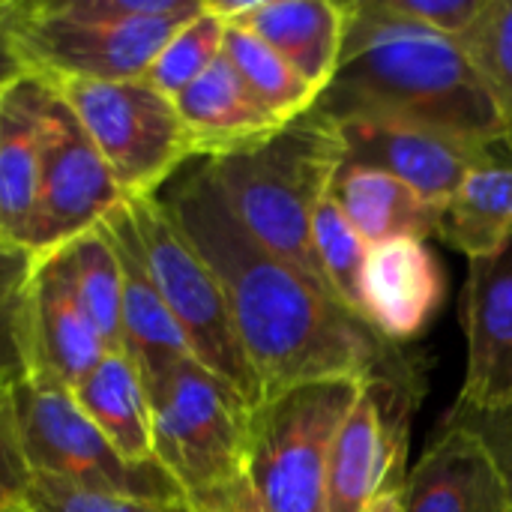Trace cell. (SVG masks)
Returning a JSON list of instances; mask_svg holds the SVG:
<instances>
[{
  "label": "cell",
  "mask_w": 512,
  "mask_h": 512,
  "mask_svg": "<svg viewBox=\"0 0 512 512\" xmlns=\"http://www.w3.org/2000/svg\"><path fill=\"white\" fill-rule=\"evenodd\" d=\"M159 198L219 279L261 402L312 381H366L384 372L387 342L267 252L240 225L204 159L180 171Z\"/></svg>",
  "instance_id": "obj_1"
},
{
  "label": "cell",
  "mask_w": 512,
  "mask_h": 512,
  "mask_svg": "<svg viewBox=\"0 0 512 512\" xmlns=\"http://www.w3.org/2000/svg\"><path fill=\"white\" fill-rule=\"evenodd\" d=\"M348 27L333 81L315 111L333 123L393 120L471 144H512L510 126L459 39L345 3Z\"/></svg>",
  "instance_id": "obj_2"
},
{
  "label": "cell",
  "mask_w": 512,
  "mask_h": 512,
  "mask_svg": "<svg viewBox=\"0 0 512 512\" xmlns=\"http://www.w3.org/2000/svg\"><path fill=\"white\" fill-rule=\"evenodd\" d=\"M204 162L240 225L330 294L312 252V213L345 162L339 126L312 108L270 141Z\"/></svg>",
  "instance_id": "obj_3"
},
{
  "label": "cell",
  "mask_w": 512,
  "mask_h": 512,
  "mask_svg": "<svg viewBox=\"0 0 512 512\" xmlns=\"http://www.w3.org/2000/svg\"><path fill=\"white\" fill-rule=\"evenodd\" d=\"M201 6L204 0H36L21 3L18 42L42 81H135Z\"/></svg>",
  "instance_id": "obj_4"
},
{
  "label": "cell",
  "mask_w": 512,
  "mask_h": 512,
  "mask_svg": "<svg viewBox=\"0 0 512 512\" xmlns=\"http://www.w3.org/2000/svg\"><path fill=\"white\" fill-rule=\"evenodd\" d=\"M363 381H312L264 399L249 417L246 477L270 512H327L330 447Z\"/></svg>",
  "instance_id": "obj_5"
},
{
  "label": "cell",
  "mask_w": 512,
  "mask_h": 512,
  "mask_svg": "<svg viewBox=\"0 0 512 512\" xmlns=\"http://www.w3.org/2000/svg\"><path fill=\"white\" fill-rule=\"evenodd\" d=\"M48 84L72 108L126 201L159 195L195 159L174 99L144 78Z\"/></svg>",
  "instance_id": "obj_6"
},
{
  "label": "cell",
  "mask_w": 512,
  "mask_h": 512,
  "mask_svg": "<svg viewBox=\"0 0 512 512\" xmlns=\"http://www.w3.org/2000/svg\"><path fill=\"white\" fill-rule=\"evenodd\" d=\"M153 456L183 498L246 474V399L195 360L177 363L150 393Z\"/></svg>",
  "instance_id": "obj_7"
},
{
  "label": "cell",
  "mask_w": 512,
  "mask_h": 512,
  "mask_svg": "<svg viewBox=\"0 0 512 512\" xmlns=\"http://www.w3.org/2000/svg\"><path fill=\"white\" fill-rule=\"evenodd\" d=\"M150 276L177 321L192 360L237 390L249 408L261 405L258 378L243 354L225 294L207 261L183 237L159 195L126 201Z\"/></svg>",
  "instance_id": "obj_8"
},
{
  "label": "cell",
  "mask_w": 512,
  "mask_h": 512,
  "mask_svg": "<svg viewBox=\"0 0 512 512\" xmlns=\"http://www.w3.org/2000/svg\"><path fill=\"white\" fill-rule=\"evenodd\" d=\"M18 435L33 477H48L84 492L147 501H186L159 462L132 465L87 420L72 393L57 384L15 378Z\"/></svg>",
  "instance_id": "obj_9"
},
{
  "label": "cell",
  "mask_w": 512,
  "mask_h": 512,
  "mask_svg": "<svg viewBox=\"0 0 512 512\" xmlns=\"http://www.w3.org/2000/svg\"><path fill=\"white\" fill-rule=\"evenodd\" d=\"M120 204H126V198L102 153L87 138L72 108L51 87L30 249L39 255L66 246L102 225Z\"/></svg>",
  "instance_id": "obj_10"
},
{
  "label": "cell",
  "mask_w": 512,
  "mask_h": 512,
  "mask_svg": "<svg viewBox=\"0 0 512 512\" xmlns=\"http://www.w3.org/2000/svg\"><path fill=\"white\" fill-rule=\"evenodd\" d=\"M105 354L66 246L39 252L21 300L18 378L57 384L72 393Z\"/></svg>",
  "instance_id": "obj_11"
},
{
  "label": "cell",
  "mask_w": 512,
  "mask_h": 512,
  "mask_svg": "<svg viewBox=\"0 0 512 512\" xmlns=\"http://www.w3.org/2000/svg\"><path fill=\"white\" fill-rule=\"evenodd\" d=\"M408 396L393 375L363 381L360 396L339 426L327 462V512H369L393 489L405 486Z\"/></svg>",
  "instance_id": "obj_12"
},
{
  "label": "cell",
  "mask_w": 512,
  "mask_h": 512,
  "mask_svg": "<svg viewBox=\"0 0 512 512\" xmlns=\"http://www.w3.org/2000/svg\"><path fill=\"white\" fill-rule=\"evenodd\" d=\"M336 126L345 162L387 171L435 207H444L471 171L498 162L492 147L408 123L357 117Z\"/></svg>",
  "instance_id": "obj_13"
},
{
  "label": "cell",
  "mask_w": 512,
  "mask_h": 512,
  "mask_svg": "<svg viewBox=\"0 0 512 512\" xmlns=\"http://www.w3.org/2000/svg\"><path fill=\"white\" fill-rule=\"evenodd\" d=\"M465 327L468 369L453 411L489 414L512 402V240L471 261Z\"/></svg>",
  "instance_id": "obj_14"
},
{
  "label": "cell",
  "mask_w": 512,
  "mask_h": 512,
  "mask_svg": "<svg viewBox=\"0 0 512 512\" xmlns=\"http://www.w3.org/2000/svg\"><path fill=\"white\" fill-rule=\"evenodd\" d=\"M444 303V270L426 240L402 237L369 249L360 315L390 345L414 342Z\"/></svg>",
  "instance_id": "obj_15"
},
{
  "label": "cell",
  "mask_w": 512,
  "mask_h": 512,
  "mask_svg": "<svg viewBox=\"0 0 512 512\" xmlns=\"http://www.w3.org/2000/svg\"><path fill=\"white\" fill-rule=\"evenodd\" d=\"M228 24H243L258 33L273 51H279L300 78H306L318 93L333 81L345 27L348 6L333 0H213L207 3Z\"/></svg>",
  "instance_id": "obj_16"
},
{
  "label": "cell",
  "mask_w": 512,
  "mask_h": 512,
  "mask_svg": "<svg viewBox=\"0 0 512 512\" xmlns=\"http://www.w3.org/2000/svg\"><path fill=\"white\" fill-rule=\"evenodd\" d=\"M105 228L114 240L123 273V354L132 360L150 393L177 363L192 360V351L150 276L129 204H120L105 219Z\"/></svg>",
  "instance_id": "obj_17"
},
{
  "label": "cell",
  "mask_w": 512,
  "mask_h": 512,
  "mask_svg": "<svg viewBox=\"0 0 512 512\" xmlns=\"http://www.w3.org/2000/svg\"><path fill=\"white\" fill-rule=\"evenodd\" d=\"M405 512H512L504 480L465 426L447 420L402 486Z\"/></svg>",
  "instance_id": "obj_18"
},
{
  "label": "cell",
  "mask_w": 512,
  "mask_h": 512,
  "mask_svg": "<svg viewBox=\"0 0 512 512\" xmlns=\"http://www.w3.org/2000/svg\"><path fill=\"white\" fill-rule=\"evenodd\" d=\"M51 87L27 75L0 96V237L30 249ZM33 252V249H30Z\"/></svg>",
  "instance_id": "obj_19"
},
{
  "label": "cell",
  "mask_w": 512,
  "mask_h": 512,
  "mask_svg": "<svg viewBox=\"0 0 512 512\" xmlns=\"http://www.w3.org/2000/svg\"><path fill=\"white\" fill-rule=\"evenodd\" d=\"M174 105L195 147V159L252 150L285 129V123L249 93L225 54L198 81H192Z\"/></svg>",
  "instance_id": "obj_20"
},
{
  "label": "cell",
  "mask_w": 512,
  "mask_h": 512,
  "mask_svg": "<svg viewBox=\"0 0 512 512\" xmlns=\"http://www.w3.org/2000/svg\"><path fill=\"white\" fill-rule=\"evenodd\" d=\"M330 192L369 249L402 237L426 240L438 234L441 207L429 204L387 171L342 162Z\"/></svg>",
  "instance_id": "obj_21"
},
{
  "label": "cell",
  "mask_w": 512,
  "mask_h": 512,
  "mask_svg": "<svg viewBox=\"0 0 512 512\" xmlns=\"http://www.w3.org/2000/svg\"><path fill=\"white\" fill-rule=\"evenodd\" d=\"M72 399L126 462H156L150 396L126 354H105L72 387Z\"/></svg>",
  "instance_id": "obj_22"
},
{
  "label": "cell",
  "mask_w": 512,
  "mask_h": 512,
  "mask_svg": "<svg viewBox=\"0 0 512 512\" xmlns=\"http://www.w3.org/2000/svg\"><path fill=\"white\" fill-rule=\"evenodd\" d=\"M438 237L471 261L504 249L512 240V165L471 171L441 207Z\"/></svg>",
  "instance_id": "obj_23"
},
{
  "label": "cell",
  "mask_w": 512,
  "mask_h": 512,
  "mask_svg": "<svg viewBox=\"0 0 512 512\" xmlns=\"http://www.w3.org/2000/svg\"><path fill=\"white\" fill-rule=\"evenodd\" d=\"M222 54L249 87V93L285 126L315 108L318 90L294 72V66L273 51L258 33L243 24H228Z\"/></svg>",
  "instance_id": "obj_24"
},
{
  "label": "cell",
  "mask_w": 512,
  "mask_h": 512,
  "mask_svg": "<svg viewBox=\"0 0 512 512\" xmlns=\"http://www.w3.org/2000/svg\"><path fill=\"white\" fill-rule=\"evenodd\" d=\"M66 252L105 351L123 354V273L105 222L66 243Z\"/></svg>",
  "instance_id": "obj_25"
},
{
  "label": "cell",
  "mask_w": 512,
  "mask_h": 512,
  "mask_svg": "<svg viewBox=\"0 0 512 512\" xmlns=\"http://www.w3.org/2000/svg\"><path fill=\"white\" fill-rule=\"evenodd\" d=\"M312 252L327 282V291L345 309L360 315V279L369 258V246L357 234L333 192H327L312 213Z\"/></svg>",
  "instance_id": "obj_26"
},
{
  "label": "cell",
  "mask_w": 512,
  "mask_h": 512,
  "mask_svg": "<svg viewBox=\"0 0 512 512\" xmlns=\"http://www.w3.org/2000/svg\"><path fill=\"white\" fill-rule=\"evenodd\" d=\"M225 30H228V21L219 18L204 3L198 15H192L171 33V39L162 45V51L150 63L144 81L153 84L168 99H177L192 81H198L222 57Z\"/></svg>",
  "instance_id": "obj_27"
},
{
  "label": "cell",
  "mask_w": 512,
  "mask_h": 512,
  "mask_svg": "<svg viewBox=\"0 0 512 512\" xmlns=\"http://www.w3.org/2000/svg\"><path fill=\"white\" fill-rule=\"evenodd\" d=\"M459 45L471 57L512 135V0H489Z\"/></svg>",
  "instance_id": "obj_28"
},
{
  "label": "cell",
  "mask_w": 512,
  "mask_h": 512,
  "mask_svg": "<svg viewBox=\"0 0 512 512\" xmlns=\"http://www.w3.org/2000/svg\"><path fill=\"white\" fill-rule=\"evenodd\" d=\"M21 512H189L186 501H147L126 495L84 492L48 477H33Z\"/></svg>",
  "instance_id": "obj_29"
},
{
  "label": "cell",
  "mask_w": 512,
  "mask_h": 512,
  "mask_svg": "<svg viewBox=\"0 0 512 512\" xmlns=\"http://www.w3.org/2000/svg\"><path fill=\"white\" fill-rule=\"evenodd\" d=\"M36 252L0 237V366L18 378V318Z\"/></svg>",
  "instance_id": "obj_30"
},
{
  "label": "cell",
  "mask_w": 512,
  "mask_h": 512,
  "mask_svg": "<svg viewBox=\"0 0 512 512\" xmlns=\"http://www.w3.org/2000/svg\"><path fill=\"white\" fill-rule=\"evenodd\" d=\"M12 384L15 378L0 384V512H21L27 489L33 483V471L24 459L18 435Z\"/></svg>",
  "instance_id": "obj_31"
},
{
  "label": "cell",
  "mask_w": 512,
  "mask_h": 512,
  "mask_svg": "<svg viewBox=\"0 0 512 512\" xmlns=\"http://www.w3.org/2000/svg\"><path fill=\"white\" fill-rule=\"evenodd\" d=\"M381 15L420 24L444 36H465L489 0H369Z\"/></svg>",
  "instance_id": "obj_32"
},
{
  "label": "cell",
  "mask_w": 512,
  "mask_h": 512,
  "mask_svg": "<svg viewBox=\"0 0 512 512\" xmlns=\"http://www.w3.org/2000/svg\"><path fill=\"white\" fill-rule=\"evenodd\" d=\"M453 423L465 426L468 432H474L483 447L489 450L501 480H504V489H507V498H510L512 510V402H507L504 408L498 411H489V414H462V411H450Z\"/></svg>",
  "instance_id": "obj_33"
},
{
  "label": "cell",
  "mask_w": 512,
  "mask_h": 512,
  "mask_svg": "<svg viewBox=\"0 0 512 512\" xmlns=\"http://www.w3.org/2000/svg\"><path fill=\"white\" fill-rule=\"evenodd\" d=\"M21 0H0V96L9 93L30 72L21 42H18Z\"/></svg>",
  "instance_id": "obj_34"
},
{
  "label": "cell",
  "mask_w": 512,
  "mask_h": 512,
  "mask_svg": "<svg viewBox=\"0 0 512 512\" xmlns=\"http://www.w3.org/2000/svg\"><path fill=\"white\" fill-rule=\"evenodd\" d=\"M186 507L189 512H270L258 498V492L252 489L246 474H240L237 480H231L225 486H216L210 492L186 498Z\"/></svg>",
  "instance_id": "obj_35"
},
{
  "label": "cell",
  "mask_w": 512,
  "mask_h": 512,
  "mask_svg": "<svg viewBox=\"0 0 512 512\" xmlns=\"http://www.w3.org/2000/svg\"><path fill=\"white\" fill-rule=\"evenodd\" d=\"M369 512H405L402 510V489H393V492H384Z\"/></svg>",
  "instance_id": "obj_36"
},
{
  "label": "cell",
  "mask_w": 512,
  "mask_h": 512,
  "mask_svg": "<svg viewBox=\"0 0 512 512\" xmlns=\"http://www.w3.org/2000/svg\"><path fill=\"white\" fill-rule=\"evenodd\" d=\"M12 378H15V375H12L9 369H3V366H0V384H6V381H12Z\"/></svg>",
  "instance_id": "obj_37"
}]
</instances>
